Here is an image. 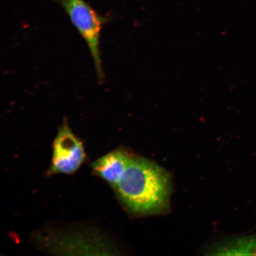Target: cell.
Returning <instances> with one entry per match:
<instances>
[{
    "instance_id": "277c9868",
    "label": "cell",
    "mask_w": 256,
    "mask_h": 256,
    "mask_svg": "<svg viewBox=\"0 0 256 256\" xmlns=\"http://www.w3.org/2000/svg\"><path fill=\"white\" fill-rule=\"evenodd\" d=\"M131 156L124 150H114L92 162V170L114 188L126 170Z\"/></svg>"
},
{
    "instance_id": "6da1fadb",
    "label": "cell",
    "mask_w": 256,
    "mask_h": 256,
    "mask_svg": "<svg viewBox=\"0 0 256 256\" xmlns=\"http://www.w3.org/2000/svg\"><path fill=\"white\" fill-rule=\"evenodd\" d=\"M114 188L130 212L152 215L168 208L171 192L170 176L156 163L132 156Z\"/></svg>"
},
{
    "instance_id": "7a4b0ae2",
    "label": "cell",
    "mask_w": 256,
    "mask_h": 256,
    "mask_svg": "<svg viewBox=\"0 0 256 256\" xmlns=\"http://www.w3.org/2000/svg\"><path fill=\"white\" fill-rule=\"evenodd\" d=\"M87 44L94 60L99 82L104 81L100 50V38L106 19L96 12L84 0H56Z\"/></svg>"
},
{
    "instance_id": "3957f363",
    "label": "cell",
    "mask_w": 256,
    "mask_h": 256,
    "mask_svg": "<svg viewBox=\"0 0 256 256\" xmlns=\"http://www.w3.org/2000/svg\"><path fill=\"white\" fill-rule=\"evenodd\" d=\"M86 155L82 144L66 120L59 128L54 140L50 174H74L81 167Z\"/></svg>"
},
{
    "instance_id": "5b68a950",
    "label": "cell",
    "mask_w": 256,
    "mask_h": 256,
    "mask_svg": "<svg viewBox=\"0 0 256 256\" xmlns=\"http://www.w3.org/2000/svg\"><path fill=\"white\" fill-rule=\"evenodd\" d=\"M256 243L254 240H241L234 242L224 246L223 247L217 248L215 252L216 254H250L248 252H254L256 248Z\"/></svg>"
}]
</instances>
